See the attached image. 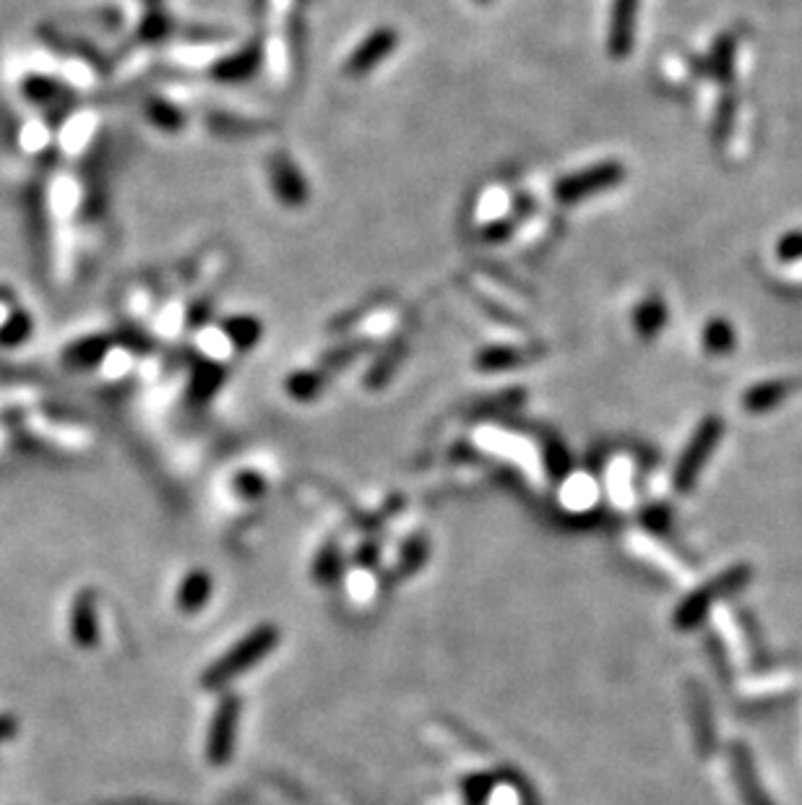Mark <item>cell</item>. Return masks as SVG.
Wrapping results in <instances>:
<instances>
[{
  "label": "cell",
  "mask_w": 802,
  "mask_h": 805,
  "mask_svg": "<svg viewBox=\"0 0 802 805\" xmlns=\"http://www.w3.org/2000/svg\"><path fill=\"white\" fill-rule=\"evenodd\" d=\"M277 642H279V631L274 629V625H260V629L251 631L243 642H238L235 647L227 651V655L219 657V660L206 670L204 685L206 688H222V685L230 683L232 678L248 673L253 664L264 660V657L277 647Z\"/></svg>",
  "instance_id": "1"
},
{
  "label": "cell",
  "mask_w": 802,
  "mask_h": 805,
  "mask_svg": "<svg viewBox=\"0 0 802 805\" xmlns=\"http://www.w3.org/2000/svg\"><path fill=\"white\" fill-rule=\"evenodd\" d=\"M751 578H753V569L748 563H734L732 569L721 571L717 578H712V582H706L704 587L691 591V595L680 602V608L675 610V625H678L680 631L696 629V625L704 621L708 608H712L714 602L721 600V597L734 595V591L745 589Z\"/></svg>",
  "instance_id": "2"
},
{
  "label": "cell",
  "mask_w": 802,
  "mask_h": 805,
  "mask_svg": "<svg viewBox=\"0 0 802 805\" xmlns=\"http://www.w3.org/2000/svg\"><path fill=\"white\" fill-rule=\"evenodd\" d=\"M721 436H725V423H721V417L708 415L701 420L696 434H693V438L685 446L683 456H680L678 467H675L672 483L678 493H691V490L696 488L701 469L706 467L708 456L714 454Z\"/></svg>",
  "instance_id": "3"
},
{
  "label": "cell",
  "mask_w": 802,
  "mask_h": 805,
  "mask_svg": "<svg viewBox=\"0 0 802 805\" xmlns=\"http://www.w3.org/2000/svg\"><path fill=\"white\" fill-rule=\"evenodd\" d=\"M11 142L26 162H56V118L24 110L11 129Z\"/></svg>",
  "instance_id": "4"
},
{
  "label": "cell",
  "mask_w": 802,
  "mask_h": 805,
  "mask_svg": "<svg viewBox=\"0 0 802 805\" xmlns=\"http://www.w3.org/2000/svg\"><path fill=\"white\" fill-rule=\"evenodd\" d=\"M625 181V168L620 162H599L594 168L579 170L573 175L560 178L558 185H555V198L560 204H576L584 202V198L597 196V193L612 191L615 185H620Z\"/></svg>",
  "instance_id": "5"
},
{
  "label": "cell",
  "mask_w": 802,
  "mask_h": 805,
  "mask_svg": "<svg viewBox=\"0 0 802 805\" xmlns=\"http://www.w3.org/2000/svg\"><path fill=\"white\" fill-rule=\"evenodd\" d=\"M641 0H612L610 26H607V50L615 61H623L636 45V19Z\"/></svg>",
  "instance_id": "6"
},
{
  "label": "cell",
  "mask_w": 802,
  "mask_h": 805,
  "mask_svg": "<svg viewBox=\"0 0 802 805\" xmlns=\"http://www.w3.org/2000/svg\"><path fill=\"white\" fill-rule=\"evenodd\" d=\"M116 339L107 334H86L63 344L60 350V365L65 373H95L97 365L105 361Z\"/></svg>",
  "instance_id": "7"
},
{
  "label": "cell",
  "mask_w": 802,
  "mask_h": 805,
  "mask_svg": "<svg viewBox=\"0 0 802 805\" xmlns=\"http://www.w3.org/2000/svg\"><path fill=\"white\" fill-rule=\"evenodd\" d=\"M238 717H240L238 698H224L222 707L214 715L209 741H206V754H209L211 764H224L227 758L232 756L238 737Z\"/></svg>",
  "instance_id": "8"
},
{
  "label": "cell",
  "mask_w": 802,
  "mask_h": 805,
  "mask_svg": "<svg viewBox=\"0 0 802 805\" xmlns=\"http://www.w3.org/2000/svg\"><path fill=\"white\" fill-rule=\"evenodd\" d=\"M730 758H732V777L734 782H738L740 801H743V805H777L764 790V782H761L758 771H755L753 756L751 751H748V745L740 741L732 743Z\"/></svg>",
  "instance_id": "9"
},
{
  "label": "cell",
  "mask_w": 802,
  "mask_h": 805,
  "mask_svg": "<svg viewBox=\"0 0 802 805\" xmlns=\"http://www.w3.org/2000/svg\"><path fill=\"white\" fill-rule=\"evenodd\" d=\"M397 42H399L397 32L389 29V26L376 29L363 45H357V50L352 52L350 61H347V73H350V76H363V73L373 71L391 56Z\"/></svg>",
  "instance_id": "10"
},
{
  "label": "cell",
  "mask_w": 802,
  "mask_h": 805,
  "mask_svg": "<svg viewBox=\"0 0 802 805\" xmlns=\"http://www.w3.org/2000/svg\"><path fill=\"white\" fill-rule=\"evenodd\" d=\"M271 183H274V193H277L287 206H292V209H297V206H303L307 202L305 178L300 175V170L295 168V164L282 155L271 159Z\"/></svg>",
  "instance_id": "11"
},
{
  "label": "cell",
  "mask_w": 802,
  "mask_h": 805,
  "mask_svg": "<svg viewBox=\"0 0 802 805\" xmlns=\"http://www.w3.org/2000/svg\"><path fill=\"white\" fill-rule=\"evenodd\" d=\"M71 634L73 642L82 649H95L99 638V625H97V605L92 591H82L73 602L71 610Z\"/></svg>",
  "instance_id": "12"
},
{
  "label": "cell",
  "mask_w": 802,
  "mask_h": 805,
  "mask_svg": "<svg viewBox=\"0 0 802 805\" xmlns=\"http://www.w3.org/2000/svg\"><path fill=\"white\" fill-rule=\"evenodd\" d=\"M260 69V42L248 45L245 50H240L238 56L224 58L211 69V76L222 84H243L251 76H256Z\"/></svg>",
  "instance_id": "13"
},
{
  "label": "cell",
  "mask_w": 802,
  "mask_h": 805,
  "mask_svg": "<svg viewBox=\"0 0 802 805\" xmlns=\"http://www.w3.org/2000/svg\"><path fill=\"white\" fill-rule=\"evenodd\" d=\"M790 394H792V383L785 381V378L761 381L745 391L743 407L751 412V415H764V412H771L774 407H779V404L785 402Z\"/></svg>",
  "instance_id": "14"
},
{
  "label": "cell",
  "mask_w": 802,
  "mask_h": 805,
  "mask_svg": "<svg viewBox=\"0 0 802 805\" xmlns=\"http://www.w3.org/2000/svg\"><path fill=\"white\" fill-rule=\"evenodd\" d=\"M665 324H667V305L657 295L646 297V301L639 303L636 310H633V326H636L639 337L646 339V342H649V339H657L659 331L665 329Z\"/></svg>",
  "instance_id": "15"
},
{
  "label": "cell",
  "mask_w": 802,
  "mask_h": 805,
  "mask_svg": "<svg viewBox=\"0 0 802 805\" xmlns=\"http://www.w3.org/2000/svg\"><path fill=\"white\" fill-rule=\"evenodd\" d=\"M734 58H738V37L721 35L712 45V56H708V69L719 84L734 82Z\"/></svg>",
  "instance_id": "16"
},
{
  "label": "cell",
  "mask_w": 802,
  "mask_h": 805,
  "mask_svg": "<svg viewBox=\"0 0 802 805\" xmlns=\"http://www.w3.org/2000/svg\"><path fill=\"white\" fill-rule=\"evenodd\" d=\"M691 696H693V720H696V724H698V728H696L698 748H701V754L708 756L714 751V745H717V730H714L712 709H708L704 691H701L698 685H693Z\"/></svg>",
  "instance_id": "17"
},
{
  "label": "cell",
  "mask_w": 802,
  "mask_h": 805,
  "mask_svg": "<svg viewBox=\"0 0 802 805\" xmlns=\"http://www.w3.org/2000/svg\"><path fill=\"white\" fill-rule=\"evenodd\" d=\"M144 112H146V118H149V123L157 125L159 131L178 133V131L185 129L183 110H180L178 105H172L170 99H162V97L146 99Z\"/></svg>",
  "instance_id": "18"
},
{
  "label": "cell",
  "mask_w": 802,
  "mask_h": 805,
  "mask_svg": "<svg viewBox=\"0 0 802 805\" xmlns=\"http://www.w3.org/2000/svg\"><path fill=\"white\" fill-rule=\"evenodd\" d=\"M738 347V334H734L732 324L727 318H712L704 326V350L714 357H725Z\"/></svg>",
  "instance_id": "19"
},
{
  "label": "cell",
  "mask_w": 802,
  "mask_h": 805,
  "mask_svg": "<svg viewBox=\"0 0 802 805\" xmlns=\"http://www.w3.org/2000/svg\"><path fill=\"white\" fill-rule=\"evenodd\" d=\"M211 595V578L204 574V571H193V574L185 576V582L180 584L178 591V602L185 613H196L198 608H204L206 600Z\"/></svg>",
  "instance_id": "20"
},
{
  "label": "cell",
  "mask_w": 802,
  "mask_h": 805,
  "mask_svg": "<svg viewBox=\"0 0 802 805\" xmlns=\"http://www.w3.org/2000/svg\"><path fill=\"white\" fill-rule=\"evenodd\" d=\"M224 381V368L219 363H211V361H200L196 363V368H193V376H191V397L196 399V402H204V399H209L214 391L219 389V383Z\"/></svg>",
  "instance_id": "21"
},
{
  "label": "cell",
  "mask_w": 802,
  "mask_h": 805,
  "mask_svg": "<svg viewBox=\"0 0 802 805\" xmlns=\"http://www.w3.org/2000/svg\"><path fill=\"white\" fill-rule=\"evenodd\" d=\"M224 334L238 350H251L260 339V324L251 316H235L224 324Z\"/></svg>",
  "instance_id": "22"
},
{
  "label": "cell",
  "mask_w": 802,
  "mask_h": 805,
  "mask_svg": "<svg viewBox=\"0 0 802 805\" xmlns=\"http://www.w3.org/2000/svg\"><path fill=\"white\" fill-rule=\"evenodd\" d=\"M170 32H172V22L162 9L146 11L142 24H138V39H142V42H146V45L162 42V39L170 37Z\"/></svg>",
  "instance_id": "23"
},
{
  "label": "cell",
  "mask_w": 802,
  "mask_h": 805,
  "mask_svg": "<svg viewBox=\"0 0 802 805\" xmlns=\"http://www.w3.org/2000/svg\"><path fill=\"white\" fill-rule=\"evenodd\" d=\"M521 363V355L513 347H493V350H483L477 355V368L479 370H506L513 368V365Z\"/></svg>",
  "instance_id": "24"
},
{
  "label": "cell",
  "mask_w": 802,
  "mask_h": 805,
  "mask_svg": "<svg viewBox=\"0 0 802 805\" xmlns=\"http://www.w3.org/2000/svg\"><path fill=\"white\" fill-rule=\"evenodd\" d=\"M734 115H738V97L725 95L721 97L717 112H714V138H717L719 144L730 136V131L734 125Z\"/></svg>",
  "instance_id": "25"
},
{
  "label": "cell",
  "mask_w": 802,
  "mask_h": 805,
  "mask_svg": "<svg viewBox=\"0 0 802 805\" xmlns=\"http://www.w3.org/2000/svg\"><path fill=\"white\" fill-rule=\"evenodd\" d=\"M287 391H290L295 399H313L320 391V376L311 370L295 373V376L287 381Z\"/></svg>",
  "instance_id": "26"
},
{
  "label": "cell",
  "mask_w": 802,
  "mask_h": 805,
  "mask_svg": "<svg viewBox=\"0 0 802 805\" xmlns=\"http://www.w3.org/2000/svg\"><path fill=\"white\" fill-rule=\"evenodd\" d=\"M777 256L787 264L800 261V258H802V230H792V232H787V235H781V241L777 243Z\"/></svg>",
  "instance_id": "27"
},
{
  "label": "cell",
  "mask_w": 802,
  "mask_h": 805,
  "mask_svg": "<svg viewBox=\"0 0 802 805\" xmlns=\"http://www.w3.org/2000/svg\"><path fill=\"white\" fill-rule=\"evenodd\" d=\"M22 308L24 305L19 303V297L13 295L11 288H0V334L9 329V324L16 318V313Z\"/></svg>",
  "instance_id": "28"
},
{
  "label": "cell",
  "mask_w": 802,
  "mask_h": 805,
  "mask_svg": "<svg viewBox=\"0 0 802 805\" xmlns=\"http://www.w3.org/2000/svg\"><path fill=\"white\" fill-rule=\"evenodd\" d=\"M16 735V720L9 715H0V741H9Z\"/></svg>",
  "instance_id": "29"
},
{
  "label": "cell",
  "mask_w": 802,
  "mask_h": 805,
  "mask_svg": "<svg viewBox=\"0 0 802 805\" xmlns=\"http://www.w3.org/2000/svg\"><path fill=\"white\" fill-rule=\"evenodd\" d=\"M142 3H144L146 11H159V9H162V0H142Z\"/></svg>",
  "instance_id": "30"
},
{
  "label": "cell",
  "mask_w": 802,
  "mask_h": 805,
  "mask_svg": "<svg viewBox=\"0 0 802 805\" xmlns=\"http://www.w3.org/2000/svg\"><path fill=\"white\" fill-rule=\"evenodd\" d=\"M477 3H490V0H477Z\"/></svg>",
  "instance_id": "31"
}]
</instances>
